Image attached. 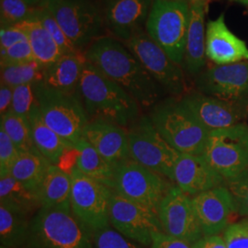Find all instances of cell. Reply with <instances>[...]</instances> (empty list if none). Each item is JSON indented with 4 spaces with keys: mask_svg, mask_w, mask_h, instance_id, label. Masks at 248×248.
Masks as SVG:
<instances>
[{
    "mask_svg": "<svg viewBox=\"0 0 248 248\" xmlns=\"http://www.w3.org/2000/svg\"><path fill=\"white\" fill-rule=\"evenodd\" d=\"M109 222L117 232L142 247H151L153 236L164 232L158 213L136 203L113 190Z\"/></svg>",
    "mask_w": 248,
    "mask_h": 248,
    "instance_id": "4fadbf2b",
    "label": "cell"
},
{
    "mask_svg": "<svg viewBox=\"0 0 248 248\" xmlns=\"http://www.w3.org/2000/svg\"><path fill=\"white\" fill-rule=\"evenodd\" d=\"M222 237L227 248H248V219L230 224Z\"/></svg>",
    "mask_w": 248,
    "mask_h": 248,
    "instance_id": "ab89813d",
    "label": "cell"
},
{
    "mask_svg": "<svg viewBox=\"0 0 248 248\" xmlns=\"http://www.w3.org/2000/svg\"><path fill=\"white\" fill-rule=\"evenodd\" d=\"M84 140L114 168L130 159L127 130L122 126L104 121L89 122L84 132Z\"/></svg>",
    "mask_w": 248,
    "mask_h": 248,
    "instance_id": "44dd1931",
    "label": "cell"
},
{
    "mask_svg": "<svg viewBox=\"0 0 248 248\" xmlns=\"http://www.w3.org/2000/svg\"><path fill=\"white\" fill-rule=\"evenodd\" d=\"M206 56L218 65L248 61V45L228 29L223 13L207 24Z\"/></svg>",
    "mask_w": 248,
    "mask_h": 248,
    "instance_id": "ffe728a7",
    "label": "cell"
},
{
    "mask_svg": "<svg viewBox=\"0 0 248 248\" xmlns=\"http://www.w3.org/2000/svg\"><path fill=\"white\" fill-rule=\"evenodd\" d=\"M153 0H108L104 23L114 35L128 41L141 31L147 20Z\"/></svg>",
    "mask_w": 248,
    "mask_h": 248,
    "instance_id": "d6986e66",
    "label": "cell"
},
{
    "mask_svg": "<svg viewBox=\"0 0 248 248\" xmlns=\"http://www.w3.org/2000/svg\"><path fill=\"white\" fill-rule=\"evenodd\" d=\"M70 176V204L74 214L93 234L108 227L113 189L87 177L76 168Z\"/></svg>",
    "mask_w": 248,
    "mask_h": 248,
    "instance_id": "30bf717a",
    "label": "cell"
},
{
    "mask_svg": "<svg viewBox=\"0 0 248 248\" xmlns=\"http://www.w3.org/2000/svg\"><path fill=\"white\" fill-rule=\"evenodd\" d=\"M32 216L7 204L0 203V243L2 247L24 248Z\"/></svg>",
    "mask_w": 248,
    "mask_h": 248,
    "instance_id": "484cf974",
    "label": "cell"
},
{
    "mask_svg": "<svg viewBox=\"0 0 248 248\" xmlns=\"http://www.w3.org/2000/svg\"><path fill=\"white\" fill-rule=\"evenodd\" d=\"M207 2L197 1L190 4L189 25L186 35L184 66L191 76H199L206 61L205 16Z\"/></svg>",
    "mask_w": 248,
    "mask_h": 248,
    "instance_id": "7402d4cb",
    "label": "cell"
},
{
    "mask_svg": "<svg viewBox=\"0 0 248 248\" xmlns=\"http://www.w3.org/2000/svg\"><path fill=\"white\" fill-rule=\"evenodd\" d=\"M94 248H144L132 240L126 238L122 233L110 226L98 231L93 235Z\"/></svg>",
    "mask_w": 248,
    "mask_h": 248,
    "instance_id": "8d00e7d4",
    "label": "cell"
},
{
    "mask_svg": "<svg viewBox=\"0 0 248 248\" xmlns=\"http://www.w3.org/2000/svg\"><path fill=\"white\" fill-rule=\"evenodd\" d=\"M78 93L89 122L104 121L126 128L140 117L137 100L88 60Z\"/></svg>",
    "mask_w": 248,
    "mask_h": 248,
    "instance_id": "7a4b0ae2",
    "label": "cell"
},
{
    "mask_svg": "<svg viewBox=\"0 0 248 248\" xmlns=\"http://www.w3.org/2000/svg\"><path fill=\"white\" fill-rule=\"evenodd\" d=\"M209 132L239 124L247 108L202 93H191L179 100Z\"/></svg>",
    "mask_w": 248,
    "mask_h": 248,
    "instance_id": "2e32d148",
    "label": "cell"
},
{
    "mask_svg": "<svg viewBox=\"0 0 248 248\" xmlns=\"http://www.w3.org/2000/svg\"><path fill=\"white\" fill-rule=\"evenodd\" d=\"M172 181L187 195L196 196L225 184V179L204 159L202 155L180 154Z\"/></svg>",
    "mask_w": 248,
    "mask_h": 248,
    "instance_id": "ac0fdd59",
    "label": "cell"
},
{
    "mask_svg": "<svg viewBox=\"0 0 248 248\" xmlns=\"http://www.w3.org/2000/svg\"><path fill=\"white\" fill-rule=\"evenodd\" d=\"M150 248H193L187 242L169 236L165 232H156L153 236Z\"/></svg>",
    "mask_w": 248,
    "mask_h": 248,
    "instance_id": "60d3db41",
    "label": "cell"
},
{
    "mask_svg": "<svg viewBox=\"0 0 248 248\" xmlns=\"http://www.w3.org/2000/svg\"><path fill=\"white\" fill-rule=\"evenodd\" d=\"M87 62L86 53L62 54L61 58L45 68L44 79L41 81L46 88L65 94H78L82 72Z\"/></svg>",
    "mask_w": 248,
    "mask_h": 248,
    "instance_id": "603a6c76",
    "label": "cell"
},
{
    "mask_svg": "<svg viewBox=\"0 0 248 248\" xmlns=\"http://www.w3.org/2000/svg\"><path fill=\"white\" fill-rule=\"evenodd\" d=\"M76 148L78 155L75 168L87 177L113 189L115 168L107 162L98 151L84 139L76 145Z\"/></svg>",
    "mask_w": 248,
    "mask_h": 248,
    "instance_id": "4316f807",
    "label": "cell"
},
{
    "mask_svg": "<svg viewBox=\"0 0 248 248\" xmlns=\"http://www.w3.org/2000/svg\"><path fill=\"white\" fill-rule=\"evenodd\" d=\"M27 40L28 39L26 35L16 27L1 28L0 42H1L2 49H8L13 45H17L18 43L27 41Z\"/></svg>",
    "mask_w": 248,
    "mask_h": 248,
    "instance_id": "b9f144b4",
    "label": "cell"
},
{
    "mask_svg": "<svg viewBox=\"0 0 248 248\" xmlns=\"http://www.w3.org/2000/svg\"><path fill=\"white\" fill-rule=\"evenodd\" d=\"M149 117L161 136L179 154L202 155L209 131L179 100L169 98L156 103Z\"/></svg>",
    "mask_w": 248,
    "mask_h": 248,
    "instance_id": "277c9868",
    "label": "cell"
},
{
    "mask_svg": "<svg viewBox=\"0 0 248 248\" xmlns=\"http://www.w3.org/2000/svg\"><path fill=\"white\" fill-rule=\"evenodd\" d=\"M53 164L40 153L21 152L10 175L31 191L35 192Z\"/></svg>",
    "mask_w": 248,
    "mask_h": 248,
    "instance_id": "f1b7e54d",
    "label": "cell"
},
{
    "mask_svg": "<svg viewBox=\"0 0 248 248\" xmlns=\"http://www.w3.org/2000/svg\"><path fill=\"white\" fill-rule=\"evenodd\" d=\"M0 128L7 133L20 152L40 153L34 145L29 121L9 110L1 116Z\"/></svg>",
    "mask_w": 248,
    "mask_h": 248,
    "instance_id": "4dcf8cb0",
    "label": "cell"
},
{
    "mask_svg": "<svg viewBox=\"0 0 248 248\" xmlns=\"http://www.w3.org/2000/svg\"><path fill=\"white\" fill-rule=\"evenodd\" d=\"M192 203L204 236L224 232L230 225L232 214L235 213L232 197L226 186L194 196Z\"/></svg>",
    "mask_w": 248,
    "mask_h": 248,
    "instance_id": "e0dca14e",
    "label": "cell"
},
{
    "mask_svg": "<svg viewBox=\"0 0 248 248\" xmlns=\"http://www.w3.org/2000/svg\"><path fill=\"white\" fill-rule=\"evenodd\" d=\"M126 42L130 51L162 89L175 96L186 92V80L179 64L172 61L149 35L141 31Z\"/></svg>",
    "mask_w": 248,
    "mask_h": 248,
    "instance_id": "7c38bea8",
    "label": "cell"
},
{
    "mask_svg": "<svg viewBox=\"0 0 248 248\" xmlns=\"http://www.w3.org/2000/svg\"><path fill=\"white\" fill-rule=\"evenodd\" d=\"M189 17L186 0H155L146 20L149 37L179 65L185 56Z\"/></svg>",
    "mask_w": 248,
    "mask_h": 248,
    "instance_id": "8992f818",
    "label": "cell"
},
{
    "mask_svg": "<svg viewBox=\"0 0 248 248\" xmlns=\"http://www.w3.org/2000/svg\"><path fill=\"white\" fill-rule=\"evenodd\" d=\"M130 158L172 181L179 153L155 129L149 116H140L127 129Z\"/></svg>",
    "mask_w": 248,
    "mask_h": 248,
    "instance_id": "52a82bcc",
    "label": "cell"
},
{
    "mask_svg": "<svg viewBox=\"0 0 248 248\" xmlns=\"http://www.w3.org/2000/svg\"><path fill=\"white\" fill-rule=\"evenodd\" d=\"M20 153L7 133L0 128V176L10 173Z\"/></svg>",
    "mask_w": 248,
    "mask_h": 248,
    "instance_id": "f35d334b",
    "label": "cell"
},
{
    "mask_svg": "<svg viewBox=\"0 0 248 248\" xmlns=\"http://www.w3.org/2000/svg\"><path fill=\"white\" fill-rule=\"evenodd\" d=\"M0 60L1 66L16 64L22 62H31L34 59L32 49L29 41L20 42L17 45H13L8 49H0Z\"/></svg>",
    "mask_w": 248,
    "mask_h": 248,
    "instance_id": "74e56055",
    "label": "cell"
},
{
    "mask_svg": "<svg viewBox=\"0 0 248 248\" xmlns=\"http://www.w3.org/2000/svg\"><path fill=\"white\" fill-rule=\"evenodd\" d=\"M45 69L33 60L31 62L1 66V83L14 89L18 86L38 83L44 79Z\"/></svg>",
    "mask_w": 248,
    "mask_h": 248,
    "instance_id": "1f68e13d",
    "label": "cell"
},
{
    "mask_svg": "<svg viewBox=\"0 0 248 248\" xmlns=\"http://www.w3.org/2000/svg\"><path fill=\"white\" fill-rule=\"evenodd\" d=\"M232 1L238 2V3H241V4H243V5H245V6L248 7V0H232Z\"/></svg>",
    "mask_w": 248,
    "mask_h": 248,
    "instance_id": "bcb514c9",
    "label": "cell"
},
{
    "mask_svg": "<svg viewBox=\"0 0 248 248\" xmlns=\"http://www.w3.org/2000/svg\"><path fill=\"white\" fill-rule=\"evenodd\" d=\"M34 84H25L13 89V99L10 110L27 121H29L33 108L38 104Z\"/></svg>",
    "mask_w": 248,
    "mask_h": 248,
    "instance_id": "e575fe53",
    "label": "cell"
},
{
    "mask_svg": "<svg viewBox=\"0 0 248 248\" xmlns=\"http://www.w3.org/2000/svg\"><path fill=\"white\" fill-rule=\"evenodd\" d=\"M13 99V89L1 83L0 87V114L5 115L8 113L12 104Z\"/></svg>",
    "mask_w": 248,
    "mask_h": 248,
    "instance_id": "7bdbcfd3",
    "label": "cell"
},
{
    "mask_svg": "<svg viewBox=\"0 0 248 248\" xmlns=\"http://www.w3.org/2000/svg\"><path fill=\"white\" fill-rule=\"evenodd\" d=\"M14 27L26 35L34 59L44 69L61 58L62 53L59 46L36 17L19 22Z\"/></svg>",
    "mask_w": 248,
    "mask_h": 248,
    "instance_id": "cb8c5ba5",
    "label": "cell"
},
{
    "mask_svg": "<svg viewBox=\"0 0 248 248\" xmlns=\"http://www.w3.org/2000/svg\"><path fill=\"white\" fill-rule=\"evenodd\" d=\"M29 122L36 149L53 165L57 166L64 152L72 145L62 140L53 129L45 124L38 104L33 108Z\"/></svg>",
    "mask_w": 248,
    "mask_h": 248,
    "instance_id": "d4e9b609",
    "label": "cell"
},
{
    "mask_svg": "<svg viewBox=\"0 0 248 248\" xmlns=\"http://www.w3.org/2000/svg\"><path fill=\"white\" fill-rule=\"evenodd\" d=\"M45 6L75 47L82 51L98 39L103 14L91 0H45Z\"/></svg>",
    "mask_w": 248,
    "mask_h": 248,
    "instance_id": "ba28073f",
    "label": "cell"
},
{
    "mask_svg": "<svg viewBox=\"0 0 248 248\" xmlns=\"http://www.w3.org/2000/svg\"><path fill=\"white\" fill-rule=\"evenodd\" d=\"M172 186L169 178L146 169L131 158L115 168L113 190L156 213H158L163 199Z\"/></svg>",
    "mask_w": 248,
    "mask_h": 248,
    "instance_id": "8fae6325",
    "label": "cell"
},
{
    "mask_svg": "<svg viewBox=\"0 0 248 248\" xmlns=\"http://www.w3.org/2000/svg\"><path fill=\"white\" fill-rule=\"evenodd\" d=\"M93 235L71 204L42 207L31 219L24 248H94Z\"/></svg>",
    "mask_w": 248,
    "mask_h": 248,
    "instance_id": "3957f363",
    "label": "cell"
},
{
    "mask_svg": "<svg viewBox=\"0 0 248 248\" xmlns=\"http://www.w3.org/2000/svg\"><path fill=\"white\" fill-rule=\"evenodd\" d=\"M39 9L30 6L23 0H0L1 28L15 26L19 22L35 18Z\"/></svg>",
    "mask_w": 248,
    "mask_h": 248,
    "instance_id": "d6a6232c",
    "label": "cell"
},
{
    "mask_svg": "<svg viewBox=\"0 0 248 248\" xmlns=\"http://www.w3.org/2000/svg\"><path fill=\"white\" fill-rule=\"evenodd\" d=\"M71 187V176L58 166L52 165L36 194L43 207L59 206L70 203Z\"/></svg>",
    "mask_w": 248,
    "mask_h": 248,
    "instance_id": "83f0119b",
    "label": "cell"
},
{
    "mask_svg": "<svg viewBox=\"0 0 248 248\" xmlns=\"http://www.w3.org/2000/svg\"><path fill=\"white\" fill-rule=\"evenodd\" d=\"M0 248H5V247H2V246H0Z\"/></svg>",
    "mask_w": 248,
    "mask_h": 248,
    "instance_id": "c3c4849f",
    "label": "cell"
},
{
    "mask_svg": "<svg viewBox=\"0 0 248 248\" xmlns=\"http://www.w3.org/2000/svg\"><path fill=\"white\" fill-rule=\"evenodd\" d=\"M163 232L169 236L195 244L203 237L192 199L178 186H172L160 204L158 210Z\"/></svg>",
    "mask_w": 248,
    "mask_h": 248,
    "instance_id": "9a60e30c",
    "label": "cell"
},
{
    "mask_svg": "<svg viewBox=\"0 0 248 248\" xmlns=\"http://www.w3.org/2000/svg\"><path fill=\"white\" fill-rule=\"evenodd\" d=\"M191 2H197V1H206V0H190Z\"/></svg>",
    "mask_w": 248,
    "mask_h": 248,
    "instance_id": "7dc6e473",
    "label": "cell"
},
{
    "mask_svg": "<svg viewBox=\"0 0 248 248\" xmlns=\"http://www.w3.org/2000/svg\"><path fill=\"white\" fill-rule=\"evenodd\" d=\"M0 203L34 216L43 206L35 192L31 191L9 174L0 176Z\"/></svg>",
    "mask_w": 248,
    "mask_h": 248,
    "instance_id": "f546056e",
    "label": "cell"
},
{
    "mask_svg": "<svg viewBox=\"0 0 248 248\" xmlns=\"http://www.w3.org/2000/svg\"><path fill=\"white\" fill-rule=\"evenodd\" d=\"M23 1H25L27 4H29L30 6L35 7V6L39 5V4H41V3L44 5L45 0H23Z\"/></svg>",
    "mask_w": 248,
    "mask_h": 248,
    "instance_id": "f6af8a7d",
    "label": "cell"
},
{
    "mask_svg": "<svg viewBox=\"0 0 248 248\" xmlns=\"http://www.w3.org/2000/svg\"><path fill=\"white\" fill-rule=\"evenodd\" d=\"M225 186L232 197L235 213L248 217V169L225 179Z\"/></svg>",
    "mask_w": 248,
    "mask_h": 248,
    "instance_id": "d590c367",
    "label": "cell"
},
{
    "mask_svg": "<svg viewBox=\"0 0 248 248\" xmlns=\"http://www.w3.org/2000/svg\"><path fill=\"white\" fill-rule=\"evenodd\" d=\"M202 156L224 179L248 170V126L239 124L209 132Z\"/></svg>",
    "mask_w": 248,
    "mask_h": 248,
    "instance_id": "9c48e42d",
    "label": "cell"
},
{
    "mask_svg": "<svg viewBox=\"0 0 248 248\" xmlns=\"http://www.w3.org/2000/svg\"><path fill=\"white\" fill-rule=\"evenodd\" d=\"M196 85L204 95L248 110V61L212 66L198 76Z\"/></svg>",
    "mask_w": 248,
    "mask_h": 248,
    "instance_id": "5bb4252c",
    "label": "cell"
},
{
    "mask_svg": "<svg viewBox=\"0 0 248 248\" xmlns=\"http://www.w3.org/2000/svg\"><path fill=\"white\" fill-rule=\"evenodd\" d=\"M41 114L51 129L69 145L76 146L84 139L89 120L78 94H65L46 88L42 82L34 84Z\"/></svg>",
    "mask_w": 248,
    "mask_h": 248,
    "instance_id": "5b68a950",
    "label": "cell"
},
{
    "mask_svg": "<svg viewBox=\"0 0 248 248\" xmlns=\"http://www.w3.org/2000/svg\"><path fill=\"white\" fill-rule=\"evenodd\" d=\"M192 246L193 248H227L223 237L219 234L203 236Z\"/></svg>",
    "mask_w": 248,
    "mask_h": 248,
    "instance_id": "ee69618b",
    "label": "cell"
},
{
    "mask_svg": "<svg viewBox=\"0 0 248 248\" xmlns=\"http://www.w3.org/2000/svg\"><path fill=\"white\" fill-rule=\"evenodd\" d=\"M36 18L42 23V25L45 27L46 31L50 33V35L53 37L54 42L59 46L62 54L77 53L79 51L72 44L71 41L67 38V36L65 35L56 19L53 18L51 12L45 6H43L39 9Z\"/></svg>",
    "mask_w": 248,
    "mask_h": 248,
    "instance_id": "836d02e7",
    "label": "cell"
},
{
    "mask_svg": "<svg viewBox=\"0 0 248 248\" xmlns=\"http://www.w3.org/2000/svg\"><path fill=\"white\" fill-rule=\"evenodd\" d=\"M85 53L89 62L127 91L140 106L150 108L159 102L162 87L120 42L110 37L98 38Z\"/></svg>",
    "mask_w": 248,
    "mask_h": 248,
    "instance_id": "6da1fadb",
    "label": "cell"
}]
</instances>
